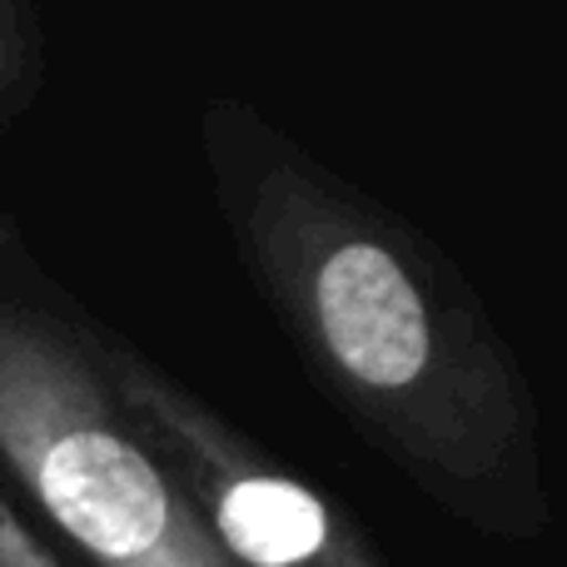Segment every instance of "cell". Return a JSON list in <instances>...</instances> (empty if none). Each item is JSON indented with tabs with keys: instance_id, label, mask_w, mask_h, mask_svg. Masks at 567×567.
I'll return each mask as SVG.
<instances>
[{
	"instance_id": "cell-5",
	"label": "cell",
	"mask_w": 567,
	"mask_h": 567,
	"mask_svg": "<svg viewBox=\"0 0 567 567\" xmlns=\"http://www.w3.org/2000/svg\"><path fill=\"white\" fill-rule=\"evenodd\" d=\"M0 567H75L30 518L0 493Z\"/></svg>"
},
{
	"instance_id": "cell-4",
	"label": "cell",
	"mask_w": 567,
	"mask_h": 567,
	"mask_svg": "<svg viewBox=\"0 0 567 567\" xmlns=\"http://www.w3.org/2000/svg\"><path fill=\"white\" fill-rule=\"evenodd\" d=\"M50 90L45 16L30 0H0V130L35 115Z\"/></svg>"
},
{
	"instance_id": "cell-2",
	"label": "cell",
	"mask_w": 567,
	"mask_h": 567,
	"mask_svg": "<svg viewBox=\"0 0 567 567\" xmlns=\"http://www.w3.org/2000/svg\"><path fill=\"white\" fill-rule=\"evenodd\" d=\"M100 333L0 205V493L75 567H225L120 403Z\"/></svg>"
},
{
	"instance_id": "cell-3",
	"label": "cell",
	"mask_w": 567,
	"mask_h": 567,
	"mask_svg": "<svg viewBox=\"0 0 567 567\" xmlns=\"http://www.w3.org/2000/svg\"><path fill=\"white\" fill-rule=\"evenodd\" d=\"M105 373L225 567H393L333 493L265 449L120 329L100 333Z\"/></svg>"
},
{
	"instance_id": "cell-1",
	"label": "cell",
	"mask_w": 567,
	"mask_h": 567,
	"mask_svg": "<svg viewBox=\"0 0 567 567\" xmlns=\"http://www.w3.org/2000/svg\"><path fill=\"white\" fill-rule=\"evenodd\" d=\"M195 150L249 289L353 439L458 528L548 538L538 393L449 249L239 95L199 105Z\"/></svg>"
}]
</instances>
